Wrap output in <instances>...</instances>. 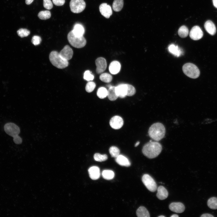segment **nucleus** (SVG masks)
Returning <instances> with one entry per match:
<instances>
[{"mask_svg": "<svg viewBox=\"0 0 217 217\" xmlns=\"http://www.w3.org/2000/svg\"><path fill=\"white\" fill-rule=\"evenodd\" d=\"M162 150L161 144L157 141H150L143 147L142 152L143 155L149 159H153L157 156Z\"/></svg>", "mask_w": 217, "mask_h": 217, "instance_id": "obj_1", "label": "nucleus"}, {"mask_svg": "<svg viewBox=\"0 0 217 217\" xmlns=\"http://www.w3.org/2000/svg\"><path fill=\"white\" fill-rule=\"evenodd\" d=\"M165 129L164 125L159 122L153 124L149 128L148 134L149 136L154 140L158 141L164 137Z\"/></svg>", "mask_w": 217, "mask_h": 217, "instance_id": "obj_2", "label": "nucleus"}, {"mask_svg": "<svg viewBox=\"0 0 217 217\" xmlns=\"http://www.w3.org/2000/svg\"><path fill=\"white\" fill-rule=\"evenodd\" d=\"M49 59L52 64L58 68L63 69L68 66V61L62 58L59 53L56 51H52L51 52L49 55Z\"/></svg>", "mask_w": 217, "mask_h": 217, "instance_id": "obj_3", "label": "nucleus"}, {"mask_svg": "<svg viewBox=\"0 0 217 217\" xmlns=\"http://www.w3.org/2000/svg\"><path fill=\"white\" fill-rule=\"evenodd\" d=\"M67 38L70 44L76 48H83L86 43V40L83 36H77L74 34L72 30L68 34Z\"/></svg>", "mask_w": 217, "mask_h": 217, "instance_id": "obj_4", "label": "nucleus"}, {"mask_svg": "<svg viewBox=\"0 0 217 217\" xmlns=\"http://www.w3.org/2000/svg\"><path fill=\"white\" fill-rule=\"evenodd\" d=\"M182 70L186 75L191 78H197L200 74V71L198 67L191 63H187L184 64L182 67Z\"/></svg>", "mask_w": 217, "mask_h": 217, "instance_id": "obj_5", "label": "nucleus"}, {"mask_svg": "<svg viewBox=\"0 0 217 217\" xmlns=\"http://www.w3.org/2000/svg\"><path fill=\"white\" fill-rule=\"evenodd\" d=\"M86 4L83 0H71L70 7L72 12L75 13L81 12L84 10Z\"/></svg>", "mask_w": 217, "mask_h": 217, "instance_id": "obj_6", "label": "nucleus"}, {"mask_svg": "<svg viewBox=\"0 0 217 217\" xmlns=\"http://www.w3.org/2000/svg\"><path fill=\"white\" fill-rule=\"evenodd\" d=\"M142 181L147 188L150 191L154 192L157 189V185L154 179L149 175L144 174L142 177Z\"/></svg>", "mask_w": 217, "mask_h": 217, "instance_id": "obj_7", "label": "nucleus"}, {"mask_svg": "<svg viewBox=\"0 0 217 217\" xmlns=\"http://www.w3.org/2000/svg\"><path fill=\"white\" fill-rule=\"evenodd\" d=\"M5 132L13 138L17 135L20 132L19 127L17 125L12 123H8L4 126Z\"/></svg>", "mask_w": 217, "mask_h": 217, "instance_id": "obj_8", "label": "nucleus"}, {"mask_svg": "<svg viewBox=\"0 0 217 217\" xmlns=\"http://www.w3.org/2000/svg\"><path fill=\"white\" fill-rule=\"evenodd\" d=\"M203 33L200 28L198 26L193 27L190 32V36L192 39L198 40L203 36Z\"/></svg>", "mask_w": 217, "mask_h": 217, "instance_id": "obj_9", "label": "nucleus"}, {"mask_svg": "<svg viewBox=\"0 0 217 217\" xmlns=\"http://www.w3.org/2000/svg\"><path fill=\"white\" fill-rule=\"evenodd\" d=\"M95 64L96 67V71L98 74H100L105 70L107 63L104 58L101 57L97 58L96 60Z\"/></svg>", "mask_w": 217, "mask_h": 217, "instance_id": "obj_10", "label": "nucleus"}, {"mask_svg": "<svg viewBox=\"0 0 217 217\" xmlns=\"http://www.w3.org/2000/svg\"><path fill=\"white\" fill-rule=\"evenodd\" d=\"M124 121L122 118L119 116H115L112 117L109 121L110 126L115 129H118L122 127Z\"/></svg>", "mask_w": 217, "mask_h": 217, "instance_id": "obj_11", "label": "nucleus"}, {"mask_svg": "<svg viewBox=\"0 0 217 217\" xmlns=\"http://www.w3.org/2000/svg\"><path fill=\"white\" fill-rule=\"evenodd\" d=\"M61 56L65 60L71 59L73 55V52L72 49L68 45H66L59 53Z\"/></svg>", "mask_w": 217, "mask_h": 217, "instance_id": "obj_12", "label": "nucleus"}, {"mask_svg": "<svg viewBox=\"0 0 217 217\" xmlns=\"http://www.w3.org/2000/svg\"><path fill=\"white\" fill-rule=\"evenodd\" d=\"M99 10L101 14L106 18H109L112 14L111 7L106 3L101 4L99 7Z\"/></svg>", "mask_w": 217, "mask_h": 217, "instance_id": "obj_13", "label": "nucleus"}, {"mask_svg": "<svg viewBox=\"0 0 217 217\" xmlns=\"http://www.w3.org/2000/svg\"><path fill=\"white\" fill-rule=\"evenodd\" d=\"M169 207L171 211L177 213H182L185 209L184 205L180 202L172 203L169 205Z\"/></svg>", "mask_w": 217, "mask_h": 217, "instance_id": "obj_14", "label": "nucleus"}, {"mask_svg": "<svg viewBox=\"0 0 217 217\" xmlns=\"http://www.w3.org/2000/svg\"><path fill=\"white\" fill-rule=\"evenodd\" d=\"M127 84H121L115 87L116 92L118 97L124 98L127 96Z\"/></svg>", "mask_w": 217, "mask_h": 217, "instance_id": "obj_15", "label": "nucleus"}, {"mask_svg": "<svg viewBox=\"0 0 217 217\" xmlns=\"http://www.w3.org/2000/svg\"><path fill=\"white\" fill-rule=\"evenodd\" d=\"M90 178L92 180L98 179L100 175L99 168L96 166H93L89 168L88 170Z\"/></svg>", "mask_w": 217, "mask_h": 217, "instance_id": "obj_16", "label": "nucleus"}, {"mask_svg": "<svg viewBox=\"0 0 217 217\" xmlns=\"http://www.w3.org/2000/svg\"><path fill=\"white\" fill-rule=\"evenodd\" d=\"M121 65L120 62L117 61L112 62L109 64V70L110 73L112 74H116L120 71Z\"/></svg>", "mask_w": 217, "mask_h": 217, "instance_id": "obj_17", "label": "nucleus"}, {"mask_svg": "<svg viewBox=\"0 0 217 217\" xmlns=\"http://www.w3.org/2000/svg\"><path fill=\"white\" fill-rule=\"evenodd\" d=\"M168 49L170 53L177 57L181 56L183 53L180 48L173 44H171L168 46Z\"/></svg>", "mask_w": 217, "mask_h": 217, "instance_id": "obj_18", "label": "nucleus"}, {"mask_svg": "<svg viewBox=\"0 0 217 217\" xmlns=\"http://www.w3.org/2000/svg\"><path fill=\"white\" fill-rule=\"evenodd\" d=\"M204 28L206 31L211 35H214L216 32V28L214 24L210 20H207L205 23Z\"/></svg>", "mask_w": 217, "mask_h": 217, "instance_id": "obj_19", "label": "nucleus"}, {"mask_svg": "<svg viewBox=\"0 0 217 217\" xmlns=\"http://www.w3.org/2000/svg\"><path fill=\"white\" fill-rule=\"evenodd\" d=\"M73 33L77 36H83L85 33V29L83 26L80 24H75L72 30Z\"/></svg>", "mask_w": 217, "mask_h": 217, "instance_id": "obj_20", "label": "nucleus"}, {"mask_svg": "<svg viewBox=\"0 0 217 217\" xmlns=\"http://www.w3.org/2000/svg\"><path fill=\"white\" fill-rule=\"evenodd\" d=\"M168 192L165 188L163 186H160L157 188L156 197L160 200H163L168 197Z\"/></svg>", "mask_w": 217, "mask_h": 217, "instance_id": "obj_21", "label": "nucleus"}, {"mask_svg": "<svg viewBox=\"0 0 217 217\" xmlns=\"http://www.w3.org/2000/svg\"><path fill=\"white\" fill-rule=\"evenodd\" d=\"M115 161L119 165L122 166L129 167L131 163L128 159L124 156L119 155L115 158Z\"/></svg>", "mask_w": 217, "mask_h": 217, "instance_id": "obj_22", "label": "nucleus"}, {"mask_svg": "<svg viewBox=\"0 0 217 217\" xmlns=\"http://www.w3.org/2000/svg\"><path fill=\"white\" fill-rule=\"evenodd\" d=\"M115 87L110 86L107 90V96L108 99L112 101L115 100L118 97L116 92Z\"/></svg>", "mask_w": 217, "mask_h": 217, "instance_id": "obj_23", "label": "nucleus"}, {"mask_svg": "<svg viewBox=\"0 0 217 217\" xmlns=\"http://www.w3.org/2000/svg\"><path fill=\"white\" fill-rule=\"evenodd\" d=\"M136 215L138 217H149L150 215L148 211L144 207H140L136 211Z\"/></svg>", "mask_w": 217, "mask_h": 217, "instance_id": "obj_24", "label": "nucleus"}, {"mask_svg": "<svg viewBox=\"0 0 217 217\" xmlns=\"http://www.w3.org/2000/svg\"><path fill=\"white\" fill-rule=\"evenodd\" d=\"M123 6V0H114L112 4V8L115 11H120L122 8Z\"/></svg>", "mask_w": 217, "mask_h": 217, "instance_id": "obj_25", "label": "nucleus"}, {"mask_svg": "<svg viewBox=\"0 0 217 217\" xmlns=\"http://www.w3.org/2000/svg\"><path fill=\"white\" fill-rule=\"evenodd\" d=\"M102 175L104 178L107 180L112 179L115 176L114 172L111 170H104L102 171Z\"/></svg>", "mask_w": 217, "mask_h": 217, "instance_id": "obj_26", "label": "nucleus"}, {"mask_svg": "<svg viewBox=\"0 0 217 217\" xmlns=\"http://www.w3.org/2000/svg\"><path fill=\"white\" fill-rule=\"evenodd\" d=\"M208 206L213 209H217V198L215 197L209 198L207 202Z\"/></svg>", "mask_w": 217, "mask_h": 217, "instance_id": "obj_27", "label": "nucleus"}, {"mask_svg": "<svg viewBox=\"0 0 217 217\" xmlns=\"http://www.w3.org/2000/svg\"><path fill=\"white\" fill-rule=\"evenodd\" d=\"M178 33L179 36L182 38L186 37L189 33L188 28L185 26L183 25L179 29Z\"/></svg>", "mask_w": 217, "mask_h": 217, "instance_id": "obj_28", "label": "nucleus"}, {"mask_svg": "<svg viewBox=\"0 0 217 217\" xmlns=\"http://www.w3.org/2000/svg\"><path fill=\"white\" fill-rule=\"evenodd\" d=\"M39 18L43 20H46L49 19L51 16L50 12L48 10L41 11H40L38 15Z\"/></svg>", "mask_w": 217, "mask_h": 217, "instance_id": "obj_29", "label": "nucleus"}, {"mask_svg": "<svg viewBox=\"0 0 217 217\" xmlns=\"http://www.w3.org/2000/svg\"><path fill=\"white\" fill-rule=\"evenodd\" d=\"M99 79L102 81L107 83L111 82L112 79V76L108 73H103L99 76Z\"/></svg>", "mask_w": 217, "mask_h": 217, "instance_id": "obj_30", "label": "nucleus"}, {"mask_svg": "<svg viewBox=\"0 0 217 217\" xmlns=\"http://www.w3.org/2000/svg\"><path fill=\"white\" fill-rule=\"evenodd\" d=\"M97 95L99 98L104 99L107 96V90L104 87H100L97 91Z\"/></svg>", "mask_w": 217, "mask_h": 217, "instance_id": "obj_31", "label": "nucleus"}, {"mask_svg": "<svg viewBox=\"0 0 217 217\" xmlns=\"http://www.w3.org/2000/svg\"><path fill=\"white\" fill-rule=\"evenodd\" d=\"M109 153L112 157L116 158L120 154L119 149L115 146H111L109 149Z\"/></svg>", "mask_w": 217, "mask_h": 217, "instance_id": "obj_32", "label": "nucleus"}, {"mask_svg": "<svg viewBox=\"0 0 217 217\" xmlns=\"http://www.w3.org/2000/svg\"><path fill=\"white\" fill-rule=\"evenodd\" d=\"M94 158L95 161L101 162L106 160L108 156L106 154L101 155L99 153H96L94 154Z\"/></svg>", "mask_w": 217, "mask_h": 217, "instance_id": "obj_33", "label": "nucleus"}, {"mask_svg": "<svg viewBox=\"0 0 217 217\" xmlns=\"http://www.w3.org/2000/svg\"><path fill=\"white\" fill-rule=\"evenodd\" d=\"M18 35L21 38L28 36L30 33V31L26 29L20 28L17 31Z\"/></svg>", "mask_w": 217, "mask_h": 217, "instance_id": "obj_34", "label": "nucleus"}, {"mask_svg": "<svg viewBox=\"0 0 217 217\" xmlns=\"http://www.w3.org/2000/svg\"><path fill=\"white\" fill-rule=\"evenodd\" d=\"M96 86L95 83L92 81L88 82L86 86L85 90L88 93L92 92Z\"/></svg>", "mask_w": 217, "mask_h": 217, "instance_id": "obj_35", "label": "nucleus"}, {"mask_svg": "<svg viewBox=\"0 0 217 217\" xmlns=\"http://www.w3.org/2000/svg\"><path fill=\"white\" fill-rule=\"evenodd\" d=\"M127 96H132L134 95L136 93V90L132 85L127 84Z\"/></svg>", "mask_w": 217, "mask_h": 217, "instance_id": "obj_36", "label": "nucleus"}, {"mask_svg": "<svg viewBox=\"0 0 217 217\" xmlns=\"http://www.w3.org/2000/svg\"><path fill=\"white\" fill-rule=\"evenodd\" d=\"M83 78L84 79L87 81L92 80L94 78L93 75L89 71H86L84 74Z\"/></svg>", "mask_w": 217, "mask_h": 217, "instance_id": "obj_37", "label": "nucleus"}, {"mask_svg": "<svg viewBox=\"0 0 217 217\" xmlns=\"http://www.w3.org/2000/svg\"><path fill=\"white\" fill-rule=\"evenodd\" d=\"M43 6L48 10L51 9L53 7V4L51 0H43Z\"/></svg>", "mask_w": 217, "mask_h": 217, "instance_id": "obj_38", "label": "nucleus"}, {"mask_svg": "<svg viewBox=\"0 0 217 217\" xmlns=\"http://www.w3.org/2000/svg\"><path fill=\"white\" fill-rule=\"evenodd\" d=\"M41 41V37L38 36H34L31 40L32 43L34 45L36 46L39 45Z\"/></svg>", "mask_w": 217, "mask_h": 217, "instance_id": "obj_39", "label": "nucleus"}, {"mask_svg": "<svg viewBox=\"0 0 217 217\" xmlns=\"http://www.w3.org/2000/svg\"><path fill=\"white\" fill-rule=\"evenodd\" d=\"M52 1L53 4L58 6L63 5L65 2V0H52Z\"/></svg>", "mask_w": 217, "mask_h": 217, "instance_id": "obj_40", "label": "nucleus"}, {"mask_svg": "<svg viewBox=\"0 0 217 217\" xmlns=\"http://www.w3.org/2000/svg\"><path fill=\"white\" fill-rule=\"evenodd\" d=\"M13 141L16 144H20L22 142V139L20 136L17 135L13 138Z\"/></svg>", "mask_w": 217, "mask_h": 217, "instance_id": "obj_41", "label": "nucleus"}, {"mask_svg": "<svg viewBox=\"0 0 217 217\" xmlns=\"http://www.w3.org/2000/svg\"><path fill=\"white\" fill-rule=\"evenodd\" d=\"M201 217H213L214 216L211 214L208 213H205L202 214L201 216Z\"/></svg>", "mask_w": 217, "mask_h": 217, "instance_id": "obj_42", "label": "nucleus"}, {"mask_svg": "<svg viewBox=\"0 0 217 217\" xmlns=\"http://www.w3.org/2000/svg\"><path fill=\"white\" fill-rule=\"evenodd\" d=\"M34 0H25V3L27 5H29Z\"/></svg>", "mask_w": 217, "mask_h": 217, "instance_id": "obj_43", "label": "nucleus"}, {"mask_svg": "<svg viewBox=\"0 0 217 217\" xmlns=\"http://www.w3.org/2000/svg\"><path fill=\"white\" fill-rule=\"evenodd\" d=\"M212 2L214 6L217 8V0H212Z\"/></svg>", "mask_w": 217, "mask_h": 217, "instance_id": "obj_44", "label": "nucleus"}, {"mask_svg": "<svg viewBox=\"0 0 217 217\" xmlns=\"http://www.w3.org/2000/svg\"><path fill=\"white\" fill-rule=\"evenodd\" d=\"M179 216L177 214H173L171 216V217H178Z\"/></svg>", "mask_w": 217, "mask_h": 217, "instance_id": "obj_45", "label": "nucleus"}, {"mask_svg": "<svg viewBox=\"0 0 217 217\" xmlns=\"http://www.w3.org/2000/svg\"><path fill=\"white\" fill-rule=\"evenodd\" d=\"M139 144H140V142L139 141L137 142V143L135 144V147L137 146Z\"/></svg>", "mask_w": 217, "mask_h": 217, "instance_id": "obj_46", "label": "nucleus"}, {"mask_svg": "<svg viewBox=\"0 0 217 217\" xmlns=\"http://www.w3.org/2000/svg\"><path fill=\"white\" fill-rule=\"evenodd\" d=\"M165 217V216L164 215H160L158 216V217Z\"/></svg>", "mask_w": 217, "mask_h": 217, "instance_id": "obj_47", "label": "nucleus"}]
</instances>
